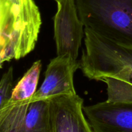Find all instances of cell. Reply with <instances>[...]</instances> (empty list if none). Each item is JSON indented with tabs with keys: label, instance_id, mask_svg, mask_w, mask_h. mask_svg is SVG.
<instances>
[{
	"label": "cell",
	"instance_id": "cell-1",
	"mask_svg": "<svg viewBox=\"0 0 132 132\" xmlns=\"http://www.w3.org/2000/svg\"><path fill=\"white\" fill-rule=\"evenodd\" d=\"M41 16L34 0H0V67L23 58L37 43Z\"/></svg>",
	"mask_w": 132,
	"mask_h": 132
},
{
	"label": "cell",
	"instance_id": "cell-2",
	"mask_svg": "<svg viewBox=\"0 0 132 132\" xmlns=\"http://www.w3.org/2000/svg\"><path fill=\"white\" fill-rule=\"evenodd\" d=\"M80 68L90 79L112 77L132 86V48L116 43L85 27Z\"/></svg>",
	"mask_w": 132,
	"mask_h": 132
},
{
	"label": "cell",
	"instance_id": "cell-3",
	"mask_svg": "<svg viewBox=\"0 0 132 132\" xmlns=\"http://www.w3.org/2000/svg\"><path fill=\"white\" fill-rule=\"evenodd\" d=\"M85 28L132 48V0H75Z\"/></svg>",
	"mask_w": 132,
	"mask_h": 132
},
{
	"label": "cell",
	"instance_id": "cell-4",
	"mask_svg": "<svg viewBox=\"0 0 132 132\" xmlns=\"http://www.w3.org/2000/svg\"><path fill=\"white\" fill-rule=\"evenodd\" d=\"M0 132H52L50 100L5 104L0 108Z\"/></svg>",
	"mask_w": 132,
	"mask_h": 132
},
{
	"label": "cell",
	"instance_id": "cell-5",
	"mask_svg": "<svg viewBox=\"0 0 132 132\" xmlns=\"http://www.w3.org/2000/svg\"><path fill=\"white\" fill-rule=\"evenodd\" d=\"M54 18V39L57 56H67L77 61L85 34V27L79 17L75 0H58Z\"/></svg>",
	"mask_w": 132,
	"mask_h": 132
},
{
	"label": "cell",
	"instance_id": "cell-6",
	"mask_svg": "<svg viewBox=\"0 0 132 132\" xmlns=\"http://www.w3.org/2000/svg\"><path fill=\"white\" fill-rule=\"evenodd\" d=\"M80 68V62L67 56H57L50 60L41 87L28 102L48 100L63 95H75L73 74Z\"/></svg>",
	"mask_w": 132,
	"mask_h": 132
},
{
	"label": "cell",
	"instance_id": "cell-7",
	"mask_svg": "<svg viewBox=\"0 0 132 132\" xmlns=\"http://www.w3.org/2000/svg\"><path fill=\"white\" fill-rule=\"evenodd\" d=\"M50 100L52 132H94L83 111V99L77 94Z\"/></svg>",
	"mask_w": 132,
	"mask_h": 132
},
{
	"label": "cell",
	"instance_id": "cell-8",
	"mask_svg": "<svg viewBox=\"0 0 132 132\" xmlns=\"http://www.w3.org/2000/svg\"><path fill=\"white\" fill-rule=\"evenodd\" d=\"M83 111L94 132H132V103L106 101Z\"/></svg>",
	"mask_w": 132,
	"mask_h": 132
},
{
	"label": "cell",
	"instance_id": "cell-9",
	"mask_svg": "<svg viewBox=\"0 0 132 132\" xmlns=\"http://www.w3.org/2000/svg\"><path fill=\"white\" fill-rule=\"evenodd\" d=\"M42 63L41 60L34 62L18 81L13 89L11 97L6 104L29 101L36 92L40 77Z\"/></svg>",
	"mask_w": 132,
	"mask_h": 132
},
{
	"label": "cell",
	"instance_id": "cell-10",
	"mask_svg": "<svg viewBox=\"0 0 132 132\" xmlns=\"http://www.w3.org/2000/svg\"><path fill=\"white\" fill-rule=\"evenodd\" d=\"M101 81L107 85V101L111 103H132L131 85L112 77L104 78Z\"/></svg>",
	"mask_w": 132,
	"mask_h": 132
},
{
	"label": "cell",
	"instance_id": "cell-11",
	"mask_svg": "<svg viewBox=\"0 0 132 132\" xmlns=\"http://www.w3.org/2000/svg\"><path fill=\"white\" fill-rule=\"evenodd\" d=\"M13 89V68L10 67L3 73L0 81V108L10 100Z\"/></svg>",
	"mask_w": 132,
	"mask_h": 132
},
{
	"label": "cell",
	"instance_id": "cell-12",
	"mask_svg": "<svg viewBox=\"0 0 132 132\" xmlns=\"http://www.w3.org/2000/svg\"><path fill=\"white\" fill-rule=\"evenodd\" d=\"M55 1H58V0H55Z\"/></svg>",
	"mask_w": 132,
	"mask_h": 132
}]
</instances>
